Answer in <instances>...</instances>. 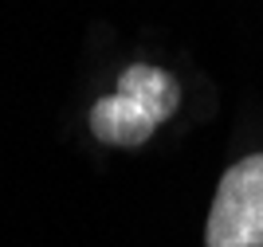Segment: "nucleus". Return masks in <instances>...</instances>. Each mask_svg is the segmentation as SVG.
Instances as JSON below:
<instances>
[{
  "instance_id": "obj_3",
  "label": "nucleus",
  "mask_w": 263,
  "mask_h": 247,
  "mask_svg": "<svg viewBox=\"0 0 263 247\" xmlns=\"http://www.w3.org/2000/svg\"><path fill=\"white\" fill-rule=\"evenodd\" d=\"M118 94H126L130 102H138L154 122H165L177 106H181V86H177V79L165 75L161 67H149V63L130 67V71L118 79Z\"/></svg>"
},
{
  "instance_id": "obj_1",
  "label": "nucleus",
  "mask_w": 263,
  "mask_h": 247,
  "mask_svg": "<svg viewBox=\"0 0 263 247\" xmlns=\"http://www.w3.org/2000/svg\"><path fill=\"white\" fill-rule=\"evenodd\" d=\"M209 247H263V153L224 173L204 227Z\"/></svg>"
},
{
  "instance_id": "obj_2",
  "label": "nucleus",
  "mask_w": 263,
  "mask_h": 247,
  "mask_svg": "<svg viewBox=\"0 0 263 247\" xmlns=\"http://www.w3.org/2000/svg\"><path fill=\"white\" fill-rule=\"evenodd\" d=\"M154 129L157 122L118 90L110 98H99L95 110H90V134L106 145H142V141H149Z\"/></svg>"
}]
</instances>
